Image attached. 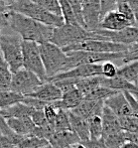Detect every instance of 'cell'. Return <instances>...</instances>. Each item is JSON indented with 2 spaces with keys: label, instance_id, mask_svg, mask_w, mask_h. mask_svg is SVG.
Listing matches in <instances>:
<instances>
[{
  "label": "cell",
  "instance_id": "7a4b0ae2",
  "mask_svg": "<svg viewBox=\"0 0 138 148\" xmlns=\"http://www.w3.org/2000/svg\"><path fill=\"white\" fill-rule=\"evenodd\" d=\"M9 5H10L11 10L14 12L27 16L35 21H38L44 25L52 27V28L61 27L65 24L63 17L51 14L44 8L41 7L40 5H38L35 1L15 0V1H9Z\"/></svg>",
  "mask_w": 138,
  "mask_h": 148
},
{
  "label": "cell",
  "instance_id": "11a10c76",
  "mask_svg": "<svg viewBox=\"0 0 138 148\" xmlns=\"http://www.w3.org/2000/svg\"><path fill=\"white\" fill-rule=\"evenodd\" d=\"M137 86H138V84H137Z\"/></svg>",
  "mask_w": 138,
  "mask_h": 148
},
{
  "label": "cell",
  "instance_id": "836d02e7",
  "mask_svg": "<svg viewBox=\"0 0 138 148\" xmlns=\"http://www.w3.org/2000/svg\"><path fill=\"white\" fill-rule=\"evenodd\" d=\"M103 140H105V143L107 148H120L124 143L127 142L124 131L107 136V137L103 138Z\"/></svg>",
  "mask_w": 138,
  "mask_h": 148
},
{
  "label": "cell",
  "instance_id": "603a6c76",
  "mask_svg": "<svg viewBox=\"0 0 138 148\" xmlns=\"http://www.w3.org/2000/svg\"><path fill=\"white\" fill-rule=\"evenodd\" d=\"M117 76L127 82L136 85L138 84V61L123 64L117 69Z\"/></svg>",
  "mask_w": 138,
  "mask_h": 148
},
{
  "label": "cell",
  "instance_id": "1f68e13d",
  "mask_svg": "<svg viewBox=\"0 0 138 148\" xmlns=\"http://www.w3.org/2000/svg\"><path fill=\"white\" fill-rule=\"evenodd\" d=\"M59 2H60L61 11H62V17H63V19H64L65 24L78 25L69 0H60Z\"/></svg>",
  "mask_w": 138,
  "mask_h": 148
},
{
  "label": "cell",
  "instance_id": "ee69618b",
  "mask_svg": "<svg viewBox=\"0 0 138 148\" xmlns=\"http://www.w3.org/2000/svg\"><path fill=\"white\" fill-rule=\"evenodd\" d=\"M126 95V99H128V102L130 103L131 108L133 111V116H134L138 120V101L137 99L133 97V95L129 94V92H124Z\"/></svg>",
  "mask_w": 138,
  "mask_h": 148
},
{
  "label": "cell",
  "instance_id": "484cf974",
  "mask_svg": "<svg viewBox=\"0 0 138 148\" xmlns=\"http://www.w3.org/2000/svg\"><path fill=\"white\" fill-rule=\"evenodd\" d=\"M12 82V72L8 64L0 54V92L10 90Z\"/></svg>",
  "mask_w": 138,
  "mask_h": 148
},
{
  "label": "cell",
  "instance_id": "6da1fadb",
  "mask_svg": "<svg viewBox=\"0 0 138 148\" xmlns=\"http://www.w3.org/2000/svg\"><path fill=\"white\" fill-rule=\"evenodd\" d=\"M8 26L23 41H30L37 44L50 42L54 28L44 25L20 13L12 11Z\"/></svg>",
  "mask_w": 138,
  "mask_h": 148
},
{
  "label": "cell",
  "instance_id": "74e56055",
  "mask_svg": "<svg viewBox=\"0 0 138 148\" xmlns=\"http://www.w3.org/2000/svg\"><path fill=\"white\" fill-rule=\"evenodd\" d=\"M77 83H78V79H61V81L54 82V84L60 88L62 94H66V92L72 90L73 88H77L76 86Z\"/></svg>",
  "mask_w": 138,
  "mask_h": 148
},
{
  "label": "cell",
  "instance_id": "60d3db41",
  "mask_svg": "<svg viewBox=\"0 0 138 148\" xmlns=\"http://www.w3.org/2000/svg\"><path fill=\"white\" fill-rule=\"evenodd\" d=\"M117 1H110V0H102L100 1V18L102 19L110 12L116 10Z\"/></svg>",
  "mask_w": 138,
  "mask_h": 148
},
{
  "label": "cell",
  "instance_id": "8d00e7d4",
  "mask_svg": "<svg viewBox=\"0 0 138 148\" xmlns=\"http://www.w3.org/2000/svg\"><path fill=\"white\" fill-rule=\"evenodd\" d=\"M11 12H12V10L9 5V1L0 0V27L1 28L8 26Z\"/></svg>",
  "mask_w": 138,
  "mask_h": 148
},
{
  "label": "cell",
  "instance_id": "7402d4cb",
  "mask_svg": "<svg viewBox=\"0 0 138 148\" xmlns=\"http://www.w3.org/2000/svg\"><path fill=\"white\" fill-rule=\"evenodd\" d=\"M35 108L25 103H18L7 109L1 110L2 116L5 119L8 118H30Z\"/></svg>",
  "mask_w": 138,
  "mask_h": 148
},
{
  "label": "cell",
  "instance_id": "f907efd6",
  "mask_svg": "<svg viewBox=\"0 0 138 148\" xmlns=\"http://www.w3.org/2000/svg\"><path fill=\"white\" fill-rule=\"evenodd\" d=\"M42 148H54L53 146H51V145H47V146H45V147H42Z\"/></svg>",
  "mask_w": 138,
  "mask_h": 148
},
{
  "label": "cell",
  "instance_id": "d6a6232c",
  "mask_svg": "<svg viewBox=\"0 0 138 148\" xmlns=\"http://www.w3.org/2000/svg\"><path fill=\"white\" fill-rule=\"evenodd\" d=\"M38 5H40L42 8H44L46 11H48L51 14L62 17V11H61V5L58 0H37L35 1Z\"/></svg>",
  "mask_w": 138,
  "mask_h": 148
},
{
  "label": "cell",
  "instance_id": "52a82bcc",
  "mask_svg": "<svg viewBox=\"0 0 138 148\" xmlns=\"http://www.w3.org/2000/svg\"><path fill=\"white\" fill-rule=\"evenodd\" d=\"M63 51L65 53L74 51H83L92 52V53H100V54H116V53H127L128 47L120 44H115L111 42L100 40H85L83 42L78 43L76 45L66 48Z\"/></svg>",
  "mask_w": 138,
  "mask_h": 148
},
{
  "label": "cell",
  "instance_id": "30bf717a",
  "mask_svg": "<svg viewBox=\"0 0 138 148\" xmlns=\"http://www.w3.org/2000/svg\"><path fill=\"white\" fill-rule=\"evenodd\" d=\"M102 76V64H94V65H81L76 67L74 69L68 71L65 73L55 76L54 78L50 79L48 82H57L61 79H81L87 78H92V77Z\"/></svg>",
  "mask_w": 138,
  "mask_h": 148
},
{
  "label": "cell",
  "instance_id": "44dd1931",
  "mask_svg": "<svg viewBox=\"0 0 138 148\" xmlns=\"http://www.w3.org/2000/svg\"><path fill=\"white\" fill-rule=\"evenodd\" d=\"M6 123L13 132L21 136L31 135L36 127L30 118H8Z\"/></svg>",
  "mask_w": 138,
  "mask_h": 148
},
{
  "label": "cell",
  "instance_id": "f5cc1de1",
  "mask_svg": "<svg viewBox=\"0 0 138 148\" xmlns=\"http://www.w3.org/2000/svg\"><path fill=\"white\" fill-rule=\"evenodd\" d=\"M1 29H2V28H1V27H0V37H1V35H2V33H1Z\"/></svg>",
  "mask_w": 138,
  "mask_h": 148
},
{
  "label": "cell",
  "instance_id": "4dcf8cb0",
  "mask_svg": "<svg viewBox=\"0 0 138 148\" xmlns=\"http://www.w3.org/2000/svg\"><path fill=\"white\" fill-rule=\"evenodd\" d=\"M116 11L120 13L121 15H123V17L129 22L131 26H137L134 14H133V11L130 7L129 3H128V1H124V0L117 1Z\"/></svg>",
  "mask_w": 138,
  "mask_h": 148
},
{
  "label": "cell",
  "instance_id": "5b68a950",
  "mask_svg": "<svg viewBox=\"0 0 138 148\" xmlns=\"http://www.w3.org/2000/svg\"><path fill=\"white\" fill-rule=\"evenodd\" d=\"M92 38V32L81 28L79 25L64 24L61 27L54 28L50 42L62 50L83 42Z\"/></svg>",
  "mask_w": 138,
  "mask_h": 148
},
{
  "label": "cell",
  "instance_id": "9a60e30c",
  "mask_svg": "<svg viewBox=\"0 0 138 148\" xmlns=\"http://www.w3.org/2000/svg\"><path fill=\"white\" fill-rule=\"evenodd\" d=\"M81 142L79 136L73 131H55L49 139V144L54 148L73 147Z\"/></svg>",
  "mask_w": 138,
  "mask_h": 148
},
{
  "label": "cell",
  "instance_id": "7c38bea8",
  "mask_svg": "<svg viewBox=\"0 0 138 148\" xmlns=\"http://www.w3.org/2000/svg\"><path fill=\"white\" fill-rule=\"evenodd\" d=\"M105 106L109 108L117 117H127L132 116L133 111L131 108L128 99L124 92H118V94L108 97L105 101Z\"/></svg>",
  "mask_w": 138,
  "mask_h": 148
},
{
  "label": "cell",
  "instance_id": "7dc6e473",
  "mask_svg": "<svg viewBox=\"0 0 138 148\" xmlns=\"http://www.w3.org/2000/svg\"><path fill=\"white\" fill-rule=\"evenodd\" d=\"M131 9L133 11V14L135 17V21H136V25L138 27V1H128Z\"/></svg>",
  "mask_w": 138,
  "mask_h": 148
},
{
  "label": "cell",
  "instance_id": "8fae6325",
  "mask_svg": "<svg viewBox=\"0 0 138 148\" xmlns=\"http://www.w3.org/2000/svg\"><path fill=\"white\" fill-rule=\"evenodd\" d=\"M81 8H83V20L87 30L89 32L98 30L101 21L100 1H94V0L81 1Z\"/></svg>",
  "mask_w": 138,
  "mask_h": 148
},
{
  "label": "cell",
  "instance_id": "ac0fdd59",
  "mask_svg": "<svg viewBox=\"0 0 138 148\" xmlns=\"http://www.w3.org/2000/svg\"><path fill=\"white\" fill-rule=\"evenodd\" d=\"M83 95L77 88H73L70 92L63 94V97L60 101L53 102L54 106L58 109L63 110H73L83 101Z\"/></svg>",
  "mask_w": 138,
  "mask_h": 148
},
{
  "label": "cell",
  "instance_id": "5bb4252c",
  "mask_svg": "<svg viewBox=\"0 0 138 148\" xmlns=\"http://www.w3.org/2000/svg\"><path fill=\"white\" fill-rule=\"evenodd\" d=\"M105 108V101H87L83 99L78 108H76L72 112L79 116L89 120L92 116H101Z\"/></svg>",
  "mask_w": 138,
  "mask_h": 148
},
{
  "label": "cell",
  "instance_id": "8992f818",
  "mask_svg": "<svg viewBox=\"0 0 138 148\" xmlns=\"http://www.w3.org/2000/svg\"><path fill=\"white\" fill-rule=\"evenodd\" d=\"M23 68L35 74L43 83L48 82V77L43 66L39 44L30 41H22Z\"/></svg>",
  "mask_w": 138,
  "mask_h": 148
},
{
  "label": "cell",
  "instance_id": "f1b7e54d",
  "mask_svg": "<svg viewBox=\"0 0 138 148\" xmlns=\"http://www.w3.org/2000/svg\"><path fill=\"white\" fill-rule=\"evenodd\" d=\"M54 128H55V131H66V130L72 131L71 122H70L68 110L59 109L57 118H56L55 122H54Z\"/></svg>",
  "mask_w": 138,
  "mask_h": 148
},
{
  "label": "cell",
  "instance_id": "f546056e",
  "mask_svg": "<svg viewBox=\"0 0 138 148\" xmlns=\"http://www.w3.org/2000/svg\"><path fill=\"white\" fill-rule=\"evenodd\" d=\"M89 137L92 140L102 138V119L101 116H92L89 119Z\"/></svg>",
  "mask_w": 138,
  "mask_h": 148
},
{
  "label": "cell",
  "instance_id": "f6af8a7d",
  "mask_svg": "<svg viewBox=\"0 0 138 148\" xmlns=\"http://www.w3.org/2000/svg\"><path fill=\"white\" fill-rule=\"evenodd\" d=\"M0 132L3 134V135H7V136L11 135L13 133V131L9 128L7 123H6V119L2 116L1 110H0Z\"/></svg>",
  "mask_w": 138,
  "mask_h": 148
},
{
  "label": "cell",
  "instance_id": "ffe728a7",
  "mask_svg": "<svg viewBox=\"0 0 138 148\" xmlns=\"http://www.w3.org/2000/svg\"><path fill=\"white\" fill-rule=\"evenodd\" d=\"M70 117V122H71L72 131L74 132L79 136L81 141H85L90 139L89 137V120L74 114L71 110H68Z\"/></svg>",
  "mask_w": 138,
  "mask_h": 148
},
{
  "label": "cell",
  "instance_id": "7bdbcfd3",
  "mask_svg": "<svg viewBox=\"0 0 138 148\" xmlns=\"http://www.w3.org/2000/svg\"><path fill=\"white\" fill-rule=\"evenodd\" d=\"M83 145L85 146V148H107L105 143V140L103 138H100V139L98 140H85V141H81Z\"/></svg>",
  "mask_w": 138,
  "mask_h": 148
},
{
  "label": "cell",
  "instance_id": "bcb514c9",
  "mask_svg": "<svg viewBox=\"0 0 138 148\" xmlns=\"http://www.w3.org/2000/svg\"><path fill=\"white\" fill-rule=\"evenodd\" d=\"M138 61V51L135 52H131V53H125L124 55V58L122 60V65L126 63H130V62H135Z\"/></svg>",
  "mask_w": 138,
  "mask_h": 148
},
{
  "label": "cell",
  "instance_id": "3957f363",
  "mask_svg": "<svg viewBox=\"0 0 138 148\" xmlns=\"http://www.w3.org/2000/svg\"><path fill=\"white\" fill-rule=\"evenodd\" d=\"M39 48L48 81L61 73L66 72L68 57L61 48L52 44L51 42L40 44Z\"/></svg>",
  "mask_w": 138,
  "mask_h": 148
},
{
  "label": "cell",
  "instance_id": "83f0119b",
  "mask_svg": "<svg viewBox=\"0 0 138 148\" xmlns=\"http://www.w3.org/2000/svg\"><path fill=\"white\" fill-rule=\"evenodd\" d=\"M49 145V141L34 135H27L22 138L18 148H42Z\"/></svg>",
  "mask_w": 138,
  "mask_h": 148
},
{
  "label": "cell",
  "instance_id": "b9f144b4",
  "mask_svg": "<svg viewBox=\"0 0 138 148\" xmlns=\"http://www.w3.org/2000/svg\"><path fill=\"white\" fill-rule=\"evenodd\" d=\"M43 111H44L45 117H46L48 123L54 125V122H55L56 118H57L59 109L56 108L55 106H54L53 102H51L49 106H47L46 108L43 109Z\"/></svg>",
  "mask_w": 138,
  "mask_h": 148
},
{
  "label": "cell",
  "instance_id": "4316f807",
  "mask_svg": "<svg viewBox=\"0 0 138 148\" xmlns=\"http://www.w3.org/2000/svg\"><path fill=\"white\" fill-rule=\"evenodd\" d=\"M118 92H116V90H110L108 88L100 86L98 88H96L94 90H92L87 97H85L83 99H87V101H105L108 97L118 94Z\"/></svg>",
  "mask_w": 138,
  "mask_h": 148
},
{
  "label": "cell",
  "instance_id": "e575fe53",
  "mask_svg": "<svg viewBox=\"0 0 138 148\" xmlns=\"http://www.w3.org/2000/svg\"><path fill=\"white\" fill-rule=\"evenodd\" d=\"M122 131L127 133L138 134V120L134 116H127L119 118Z\"/></svg>",
  "mask_w": 138,
  "mask_h": 148
},
{
  "label": "cell",
  "instance_id": "2e32d148",
  "mask_svg": "<svg viewBox=\"0 0 138 148\" xmlns=\"http://www.w3.org/2000/svg\"><path fill=\"white\" fill-rule=\"evenodd\" d=\"M129 26H131L130 23L123 17V15L115 10L101 19L98 29L107 31H120Z\"/></svg>",
  "mask_w": 138,
  "mask_h": 148
},
{
  "label": "cell",
  "instance_id": "4fadbf2b",
  "mask_svg": "<svg viewBox=\"0 0 138 148\" xmlns=\"http://www.w3.org/2000/svg\"><path fill=\"white\" fill-rule=\"evenodd\" d=\"M28 97L45 102H55L62 99L63 94L55 84L52 82H47Z\"/></svg>",
  "mask_w": 138,
  "mask_h": 148
},
{
  "label": "cell",
  "instance_id": "d4e9b609",
  "mask_svg": "<svg viewBox=\"0 0 138 148\" xmlns=\"http://www.w3.org/2000/svg\"><path fill=\"white\" fill-rule=\"evenodd\" d=\"M24 99V95L16 94L12 90L0 92V110L7 109L15 104L22 103Z\"/></svg>",
  "mask_w": 138,
  "mask_h": 148
},
{
  "label": "cell",
  "instance_id": "9c48e42d",
  "mask_svg": "<svg viewBox=\"0 0 138 148\" xmlns=\"http://www.w3.org/2000/svg\"><path fill=\"white\" fill-rule=\"evenodd\" d=\"M44 83L35 74L22 68L21 70L12 74L10 90L24 97H28L37 90Z\"/></svg>",
  "mask_w": 138,
  "mask_h": 148
},
{
  "label": "cell",
  "instance_id": "f35d334b",
  "mask_svg": "<svg viewBox=\"0 0 138 148\" xmlns=\"http://www.w3.org/2000/svg\"><path fill=\"white\" fill-rule=\"evenodd\" d=\"M117 67L114 62H105L102 64V77L105 79H113L117 76Z\"/></svg>",
  "mask_w": 138,
  "mask_h": 148
},
{
  "label": "cell",
  "instance_id": "ba28073f",
  "mask_svg": "<svg viewBox=\"0 0 138 148\" xmlns=\"http://www.w3.org/2000/svg\"><path fill=\"white\" fill-rule=\"evenodd\" d=\"M92 40H100L129 47L138 41V27L129 26L120 31H107L102 29L92 32Z\"/></svg>",
  "mask_w": 138,
  "mask_h": 148
},
{
  "label": "cell",
  "instance_id": "277c9868",
  "mask_svg": "<svg viewBox=\"0 0 138 148\" xmlns=\"http://www.w3.org/2000/svg\"><path fill=\"white\" fill-rule=\"evenodd\" d=\"M22 41L17 34H2L0 37V54L8 64L12 74L23 68Z\"/></svg>",
  "mask_w": 138,
  "mask_h": 148
},
{
  "label": "cell",
  "instance_id": "816d5d0a",
  "mask_svg": "<svg viewBox=\"0 0 138 148\" xmlns=\"http://www.w3.org/2000/svg\"><path fill=\"white\" fill-rule=\"evenodd\" d=\"M133 97H135V99H137V101H138V94H137V95H133Z\"/></svg>",
  "mask_w": 138,
  "mask_h": 148
},
{
  "label": "cell",
  "instance_id": "db71d44e",
  "mask_svg": "<svg viewBox=\"0 0 138 148\" xmlns=\"http://www.w3.org/2000/svg\"><path fill=\"white\" fill-rule=\"evenodd\" d=\"M69 148H74V146L73 147H69Z\"/></svg>",
  "mask_w": 138,
  "mask_h": 148
},
{
  "label": "cell",
  "instance_id": "e0dca14e",
  "mask_svg": "<svg viewBox=\"0 0 138 148\" xmlns=\"http://www.w3.org/2000/svg\"><path fill=\"white\" fill-rule=\"evenodd\" d=\"M101 119H102V138H105L107 136L113 135V134L119 133L122 131L119 117H117L105 106L102 111Z\"/></svg>",
  "mask_w": 138,
  "mask_h": 148
},
{
  "label": "cell",
  "instance_id": "c3c4849f",
  "mask_svg": "<svg viewBox=\"0 0 138 148\" xmlns=\"http://www.w3.org/2000/svg\"><path fill=\"white\" fill-rule=\"evenodd\" d=\"M125 137L127 142H132L138 145V134H132L125 132Z\"/></svg>",
  "mask_w": 138,
  "mask_h": 148
},
{
  "label": "cell",
  "instance_id": "681fc988",
  "mask_svg": "<svg viewBox=\"0 0 138 148\" xmlns=\"http://www.w3.org/2000/svg\"><path fill=\"white\" fill-rule=\"evenodd\" d=\"M74 148H85V146L81 142H80V143H78L77 145H74Z\"/></svg>",
  "mask_w": 138,
  "mask_h": 148
},
{
  "label": "cell",
  "instance_id": "ab89813d",
  "mask_svg": "<svg viewBox=\"0 0 138 148\" xmlns=\"http://www.w3.org/2000/svg\"><path fill=\"white\" fill-rule=\"evenodd\" d=\"M30 119L33 122V124L37 127H43L48 124V121H47L46 117H45L44 111L43 110H37V109H35L32 114H31Z\"/></svg>",
  "mask_w": 138,
  "mask_h": 148
},
{
  "label": "cell",
  "instance_id": "d6986e66",
  "mask_svg": "<svg viewBox=\"0 0 138 148\" xmlns=\"http://www.w3.org/2000/svg\"><path fill=\"white\" fill-rule=\"evenodd\" d=\"M101 86L119 92H129L133 95L138 94V86L133 85V84L129 83L126 79H122L121 77L118 76H116L113 79L103 78Z\"/></svg>",
  "mask_w": 138,
  "mask_h": 148
},
{
  "label": "cell",
  "instance_id": "cb8c5ba5",
  "mask_svg": "<svg viewBox=\"0 0 138 148\" xmlns=\"http://www.w3.org/2000/svg\"><path fill=\"white\" fill-rule=\"evenodd\" d=\"M102 79H103L102 76L78 79V83H77L76 86H77V88L81 92V95H83V97H85L89 94H90L92 90H94L96 88H98V86H100L101 83H102Z\"/></svg>",
  "mask_w": 138,
  "mask_h": 148
},
{
  "label": "cell",
  "instance_id": "d590c367",
  "mask_svg": "<svg viewBox=\"0 0 138 148\" xmlns=\"http://www.w3.org/2000/svg\"><path fill=\"white\" fill-rule=\"evenodd\" d=\"M70 4L72 6V9H73V12L74 15V18H76V21L78 23L79 26H81V28L85 29V20H83V8H81V1H79V0H69Z\"/></svg>",
  "mask_w": 138,
  "mask_h": 148
}]
</instances>
